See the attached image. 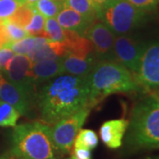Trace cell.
<instances>
[{
  "label": "cell",
  "mask_w": 159,
  "mask_h": 159,
  "mask_svg": "<svg viewBox=\"0 0 159 159\" xmlns=\"http://www.w3.org/2000/svg\"><path fill=\"white\" fill-rule=\"evenodd\" d=\"M153 95L157 97V98H158L159 99V89H157V91L155 92V94H153Z\"/></svg>",
  "instance_id": "d590c367"
},
{
  "label": "cell",
  "mask_w": 159,
  "mask_h": 159,
  "mask_svg": "<svg viewBox=\"0 0 159 159\" xmlns=\"http://www.w3.org/2000/svg\"><path fill=\"white\" fill-rule=\"evenodd\" d=\"M133 6L146 12H151L156 10L157 0H127Z\"/></svg>",
  "instance_id": "83f0119b"
},
{
  "label": "cell",
  "mask_w": 159,
  "mask_h": 159,
  "mask_svg": "<svg viewBox=\"0 0 159 159\" xmlns=\"http://www.w3.org/2000/svg\"><path fill=\"white\" fill-rule=\"evenodd\" d=\"M66 49V54L80 57H87L95 53L93 44L87 37L66 29V39L63 42Z\"/></svg>",
  "instance_id": "2e32d148"
},
{
  "label": "cell",
  "mask_w": 159,
  "mask_h": 159,
  "mask_svg": "<svg viewBox=\"0 0 159 159\" xmlns=\"http://www.w3.org/2000/svg\"><path fill=\"white\" fill-rule=\"evenodd\" d=\"M91 108L111 94L141 89L134 74L114 60H99L87 75Z\"/></svg>",
  "instance_id": "3957f363"
},
{
  "label": "cell",
  "mask_w": 159,
  "mask_h": 159,
  "mask_svg": "<svg viewBox=\"0 0 159 159\" xmlns=\"http://www.w3.org/2000/svg\"><path fill=\"white\" fill-rule=\"evenodd\" d=\"M125 135L130 152L159 148V99L154 95L136 102L131 111Z\"/></svg>",
  "instance_id": "7a4b0ae2"
},
{
  "label": "cell",
  "mask_w": 159,
  "mask_h": 159,
  "mask_svg": "<svg viewBox=\"0 0 159 159\" xmlns=\"http://www.w3.org/2000/svg\"><path fill=\"white\" fill-rule=\"evenodd\" d=\"M4 22H5L6 33H7L10 42L19 41V40H21L25 37H27V36H29L28 32L25 29L10 21L9 20H7V19L4 20Z\"/></svg>",
  "instance_id": "4316f807"
},
{
  "label": "cell",
  "mask_w": 159,
  "mask_h": 159,
  "mask_svg": "<svg viewBox=\"0 0 159 159\" xmlns=\"http://www.w3.org/2000/svg\"><path fill=\"white\" fill-rule=\"evenodd\" d=\"M23 5H30V4H34L35 2L39 1V0H20Z\"/></svg>",
  "instance_id": "836d02e7"
},
{
  "label": "cell",
  "mask_w": 159,
  "mask_h": 159,
  "mask_svg": "<svg viewBox=\"0 0 159 159\" xmlns=\"http://www.w3.org/2000/svg\"><path fill=\"white\" fill-rule=\"evenodd\" d=\"M146 45L147 43L139 38L127 34H119L114 40L112 60L124 66L135 74Z\"/></svg>",
  "instance_id": "52a82bcc"
},
{
  "label": "cell",
  "mask_w": 159,
  "mask_h": 159,
  "mask_svg": "<svg viewBox=\"0 0 159 159\" xmlns=\"http://www.w3.org/2000/svg\"><path fill=\"white\" fill-rule=\"evenodd\" d=\"M134 76L142 87L159 89V38L147 43Z\"/></svg>",
  "instance_id": "ba28073f"
},
{
  "label": "cell",
  "mask_w": 159,
  "mask_h": 159,
  "mask_svg": "<svg viewBox=\"0 0 159 159\" xmlns=\"http://www.w3.org/2000/svg\"><path fill=\"white\" fill-rule=\"evenodd\" d=\"M57 20L64 29L73 31L83 36L87 29L91 25L80 13L66 6L57 15Z\"/></svg>",
  "instance_id": "9a60e30c"
},
{
  "label": "cell",
  "mask_w": 159,
  "mask_h": 159,
  "mask_svg": "<svg viewBox=\"0 0 159 159\" xmlns=\"http://www.w3.org/2000/svg\"><path fill=\"white\" fill-rule=\"evenodd\" d=\"M45 19L44 17L37 11H34V15L31 19L29 25L25 28V30L28 32V34L32 36H40V37H45L47 38L45 30Z\"/></svg>",
  "instance_id": "d4e9b609"
},
{
  "label": "cell",
  "mask_w": 159,
  "mask_h": 159,
  "mask_svg": "<svg viewBox=\"0 0 159 159\" xmlns=\"http://www.w3.org/2000/svg\"><path fill=\"white\" fill-rule=\"evenodd\" d=\"M20 117V114L9 103L0 99V126L14 127Z\"/></svg>",
  "instance_id": "44dd1931"
},
{
  "label": "cell",
  "mask_w": 159,
  "mask_h": 159,
  "mask_svg": "<svg viewBox=\"0 0 159 159\" xmlns=\"http://www.w3.org/2000/svg\"><path fill=\"white\" fill-rule=\"evenodd\" d=\"M0 99L16 109L20 115L28 116L35 101V96L13 85L1 74L0 76Z\"/></svg>",
  "instance_id": "8fae6325"
},
{
  "label": "cell",
  "mask_w": 159,
  "mask_h": 159,
  "mask_svg": "<svg viewBox=\"0 0 159 159\" xmlns=\"http://www.w3.org/2000/svg\"><path fill=\"white\" fill-rule=\"evenodd\" d=\"M40 85L35 102L41 119L47 125H53L80 109L90 107L87 75L61 74Z\"/></svg>",
  "instance_id": "6da1fadb"
},
{
  "label": "cell",
  "mask_w": 159,
  "mask_h": 159,
  "mask_svg": "<svg viewBox=\"0 0 159 159\" xmlns=\"http://www.w3.org/2000/svg\"><path fill=\"white\" fill-rule=\"evenodd\" d=\"M143 159H159V155H156V156H149Z\"/></svg>",
  "instance_id": "e575fe53"
},
{
  "label": "cell",
  "mask_w": 159,
  "mask_h": 159,
  "mask_svg": "<svg viewBox=\"0 0 159 159\" xmlns=\"http://www.w3.org/2000/svg\"><path fill=\"white\" fill-rule=\"evenodd\" d=\"M62 57L33 63L31 74L35 86L63 74Z\"/></svg>",
  "instance_id": "5bb4252c"
},
{
  "label": "cell",
  "mask_w": 159,
  "mask_h": 159,
  "mask_svg": "<svg viewBox=\"0 0 159 159\" xmlns=\"http://www.w3.org/2000/svg\"><path fill=\"white\" fill-rule=\"evenodd\" d=\"M98 61L95 53L84 58L66 54L62 57L63 74L86 76L90 73Z\"/></svg>",
  "instance_id": "4fadbf2b"
},
{
  "label": "cell",
  "mask_w": 159,
  "mask_h": 159,
  "mask_svg": "<svg viewBox=\"0 0 159 159\" xmlns=\"http://www.w3.org/2000/svg\"><path fill=\"white\" fill-rule=\"evenodd\" d=\"M69 159H75V158H74V157H73V156H72V157H70V158H69Z\"/></svg>",
  "instance_id": "8d00e7d4"
},
{
  "label": "cell",
  "mask_w": 159,
  "mask_h": 159,
  "mask_svg": "<svg viewBox=\"0 0 159 159\" xmlns=\"http://www.w3.org/2000/svg\"><path fill=\"white\" fill-rule=\"evenodd\" d=\"M0 76H1V74H0Z\"/></svg>",
  "instance_id": "74e56055"
},
{
  "label": "cell",
  "mask_w": 159,
  "mask_h": 159,
  "mask_svg": "<svg viewBox=\"0 0 159 159\" xmlns=\"http://www.w3.org/2000/svg\"><path fill=\"white\" fill-rule=\"evenodd\" d=\"M51 125L34 121L14 126L10 153L17 159H57Z\"/></svg>",
  "instance_id": "277c9868"
},
{
  "label": "cell",
  "mask_w": 159,
  "mask_h": 159,
  "mask_svg": "<svg viewBox=\"0 0 159 159\" xmlns=\"http://www.w3.org/2000/svg\"><path fill=\"white\" fill-rule=\"evenodd\" d=\"M8 43H10V40L6 33L5 22L4 20H0V49L6 47Z\"/></svg>",
  "instance_id": "4dcf8cb0"
},
{
  "label": "cell",
  "mask_w": 159,
  "mask_h": 159,
  "mask_svg": "<svg viewBox=\"0 0 159 159\" xmlns=\"http://www.w3.org/2000/svg\"><path fill=\"white\" fill-rule=\"evenodd\" d=\"M33 63L27 55L17 54L11 57L2 72L3 76L13 85L26 91L30 95L35 96L34 84L31 68Z\"/></svg>",
  "instance_id": "9c48e42d"
},
{
  "label": "cell",
  "mask_w": 159,
  "mask_h": 159,
  "mask_svg": "<svg viewBox=\"0 0 159 159\" xmlns=\"http://www.w3.org/2000/svg\"><path fill=\"white\" fill-rule=\"evenodd\" d=\"M22 5L20 0H0V20L11 17Z\"/></svg>",
  "instance_id": "484cf974"
},
{
  "label": "cell",
  "mask_w": 159,
  "mask_h": 159,
  "mask_svg": "<svg viewBox=\"0 0 159 159\" xmlns=\"http://www.w3.org/2000/svg\"><path fill=\"white\" fill-rule=\"evenodd\" d=\"M29 6L43 17L54 18L64 8L65 4L62 0H39Z\"/></svg>",
  "instance_id": "ffe728a7"
},
{
  "label": "cell",
  "mask_w": 159,
  "mask_h": 159,
  "mask_svg": "<svg viewBox=\"0 0 159 159\" xmlns=\"http://www.w3.org/2000/svg\"><path fill=\"white\" fill-rule=\"evenodd\" d=\"M113 0H92V2L94 3V5L97 7V11H98V14L100 11L103 9L105 6H107L110 5Z\"/></svg>",
  "instance_id": "1f68e13d"
},
{
  "label": "cell",
  "mask_w": 159,
  "mask_h": 159,
  "mask_svg": "<svg viewBox=\"0 0 159 159\" xmlns=\"http://www.w3.org/2000/svg\"><path fill=\"white\" fill-rule=\"evenodd\" d=\"M129 121L125 119H111L105 121L100 127L99 134L102 143L109 148L116 149L123 144Z\"/></svg>",
  "instance_id": "7c38bea8"
},
{
  "label": "cell",
  "mask_w": 159,
  "mask_h": 159,
  "mask_svg": "<svg viewBox=\"0 0 159 159\" xmlns=\"http://www.w3.org/2000/svg\"><path fill=\"white\" fill-rule=\"evenodd\" d=\"M98 145V137L96 132L90 129H82L75 137L74 148H83L92 150Z\"/></svg>",
  "instance_id": "7402d4cb"
},
{
  "label": "cell",
  "mask_w": 159,
  "mask_h": 159,
  "mask_svg": "<svg viewBox=\"0 0 159 159\" xmlns=\"http://www.w3.org/2000/svg\"><path fill=\"white\" fill-rule=\"evenodd\" d=\"M65 6L80 13L90 24L98 20V11L92 0H62Z\"/></svg>",
  "instance_id": "ac0fdd59"
},
{
  "label": "cell",
  "mask_w": 159,
  "mask_h": 159,
  "mask_svg": "<svg viewBox=\"0 0 159 159\" xmlns=\"http://www.w3.org/2000/svg\"><path fill=\"white\" fill-rule=\"evenodd\" d=\"M84 36L93 44L98 60H112L115 34L102 21H96L87 29Z\"/></svg>",
  "instance_id": "30bf717a"
},
{
  "label": "cell",
  "mask_w": 159,
  "mask_h": 159,
  "mask_svg": "<svg viewBox=\"0 0 159 159\" xmlns=\"http://www.w3.org/2000/svg\"><path fill=\"white\" fill-rule=\"evenodd\" d=\"M47 38L53 42L63 43L66 39V29H64L54 18H48L45 20L44 26Z\"/></svg>",
  "instance_id": "cb8c5ba5"
},
{
  "label": "cell",
  "mask_w": 159,
  "mask_h": 159,
  "mask_svg": "<svg viewBox=\"0 0 159 159\" xmlns=\"http://www.w3.org/2000/svg\"><path fill=\"white\" fill-rule=\"evenodd\" d=\"M66 55V49L64 43L53 42L49 40L45 43L36 47L27 55L32 63L39 62L46 59L62 57Z\"/></svg>",
  "instance_id": "e0dca14e"
},
{
  "label": "cell",
  "mask_w": 159,
  "mask_h": 159,
  "mask_svg": "<svg viewBox=\"0 0 159 159\" xmlns=\"http://www.w3.org/2000/svg\"><path fill=\"white\" fill-rule=\"evenodd\" d=\"M34 11L33 10V8L29 5H22L7 20H9L10 21L25 29V28L30 22L31 19L34 15Z\"/></svg>",
  "instance_id": "603a6c76"
},
{
  "label": "cell",
  "mask_w": 159,
  "mask_h": 159,
  "mask_svg": "<svg viewBox=\"0 0 159 159\" xmlns=\"http://www.w3.org/2000/svg\"><path fill=\"white\" fill-rule=\"evenodd\" d=\"M91 109L90 107L80 109L52 125L51 137L57 151L62 154L71 152L74 139L88 119Z\"/></svg>",
  "instance_id": "8992f818"
},
{
  "label": "cell",
  "mask_w": 159,
  "mask_h": 159,
  "mask_svg": "<svg viewBox=\"0 0 159 159\" xmlns=\"http://www.w3.org/2000/svg\"><path fill=\"white\" fill-rule=\"evenodd\" d=\"M72 156L75 159H91V150L83 148H74Z\"/></svg>",
  "instance_id": "f546056e"
},
{
  "label": "cell",
  "mask_w": 159,
  "mask_h": 159,
  "mask_svg": "<svg viewBox=\"0 0 159 159\" xmlns=\"http://www.w3.org/2000/svg\"><path fill=\"white\" fill-rule=\"evenodd\" d=\"M0 159H17L15 158L11 153L10 154H5V155H2L0 156Z\"/></svg>",
  "instance_id": "d6a6232c"
},
{
  "label": "cell",
  "mask_w": 159,
  "mask_h": 159,
  "mask_svg": "<svg viewBox=\"0 0 159 159\" xmlns=\"http://www.w3.org/2000/svg\"><path fill=\"white\" fill-rule=\"evenodd\" d=\"M50 39L40 36H27L25 38L15 42H10L6 44V47L10 48L14 53L28 55L29 52L33 51L36 47L42 45L48 42Z\"/></svg>",
  "instance_id": "d6986e66"
},
{
  "label": "cell",
  "mask_w": 159,
  "mask_h": 159,
  "mask_svg": "<svg viewBox=\"0 0 159 159\" xmlns=\"http://www.w3.org/2000/svg\"><path fill=\"white\" fill-rule=\"evenodd\" d=\"M14 56V52L8 47H3L0 49V71L3 72L6 68V65Z\"/></svg>",
  "instance_id": "f1b7e54d"
},
{
  "label": "cell",
  "mask_w": 159,
  "mask_h": 159,
  "mask_svg": "<svg viewBox=\"0 0 159 159\" xmlns=\"http://www.w3.org/2000/svg\"><path fill=\"white\" fill-rule=\"evenodd\" d=\"M115 34H125L142 27L148 20V12L133 6L127 0H113L98 14Z\"/></svg>",
  "instance_id": "5b68a950"
}]
</instances>
